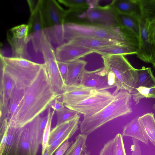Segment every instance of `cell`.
I'll list each match as a JSON object with an SVG mask.
<instances>
[{"label":"cell","instance_id":"cell-15","mask_svg":"<svg viewBox=\"0 0 155 155\" xmlns=\"http://www.w3.org/2000/svg\"><path fill=\"white\" fill-rule=\"evenodd\" d=\"M44 60L52 90L56 95L61 96L65 84L59 70L57 61L52 57L45 58Z\"/></svg>","mask_w":155,"mask_h":155},{"label":"cell","instance_id":"cell-10","mask_svg":"<svg viewBox=\"0 0 155 155\" xmlns=\"http://www.w3.org/2000/svg\"><path fill=\"white\" fill-rule=\"evenodd\" d=\"M79 83L83 86L97 91L114 87L110 85L108 73L104 67L92 71L85 69L80 78Z\"/></svg>","mask_w":155,"mask_h":155},{"label":"cell","instance_id":"cell-33","mask_svg":"<svg viewBox=\"0 0 155 155\" xmlns=\"http://www.w3.org/2000/svg\"><path fill=\"white\" fill-rule=\"evenodd\" d=\"M56 112L57 118L56 125H59L71 120L78 114L76 112L65 107L63 110Z\"/></svg>","mask_w":155,"mask_h":155},{"label":"cell","instance_id":"cell-1","mask_svg":"<svg viewBox=\"0 0 155 155\" xmlns=\"http://www.w3.org/2000/svg\"><path fill=\"white\" fill-rule=\"evenodd\" d=\"M53 92L45 65L32 83L24 90L18 110L8 122L9 126L22 127L40 115L54 99L61 98Z\"/></svg>","mask_w":155,"mask_h":155},{"label":"cell","instance_id":"cell-32","mask_svg":"<svg viewBox=\"0 0 155 155\" xmlns=\"http://www.w3.org/2000/svg\"><path fill=\"white\" fill-rule=\"evenodd\" d=\"M29 27L28 25L22 24L12 28L10 31L13 38L18 39H26L28 35Z\"/></svg>","mask_w":155,"mask_h":155},{"label":"cell","instance_id":"cell-7","mask_svg":"<svg viewBox=\"0 0 155 155\" xmlns=\"http://www.w3.org/2000/svg\"><path fill=\"white\" fill-rule=\"evenodd\" d=\"M41 117L39 115L20 128L15 155H36L42 144L39 136Z\"/></svg>","mask_w":155,"mask_h":155},{"label":"cell","instance_id":"cell-27","mask_svg":"<svg viewBox=\"0 0 155 155\" xmlns=\"http://www.w3.org/2000/svg\"><path fill=\"white\" fill-rule=\"evenodd\" d=\"M87 136L80 134L75 138V141L68 149L64 155H81L87 151Z\"/></svg>","mask_w":155,"mask_h":155},{"label":"cell","instance_id":"cell-41","mask_svg":"<svg viewBox=\"0 0 155 155\" xmlns=\"http://www.w3.org/2000/svg\"><path fill=\"white\" fill-rule=\"evenodd\" d=\"M72 143L68 140L66 141L58 149L54 155H63Z\"/></svg>","mask_w":155,"mask_h":155},{"label":"cell","instance_id":"cell-28","mask_svg":"<svg viewBox=\"0 0 155 155\" xmlns=\"http://www.w3.org/2000/svg\"><path fill=\"white\" fill-rule=\"evenodd\" d=\"M24 90H20L15 87L14 89L11 97L6 119L8 122L16 112L23 94Z\"/></svg>","mask_w":155,"mask_h":155},{"label":"cell","instance_id":"cell-30","mask_svg":"<svg viewBox=\"0 0 155 155\" xmlns=\"http://www.w3.org/2000/svg\"><path fill=\"white\" fill-rule=\"evenodd\" d=\"M78 125L74 126L71 130L59 138L55 140L46 148L49 155H52L66 141L71 138L78 129Z\"/></svg>","mask_w":155,"mask_h":155},{"label":"cell","instance_id":"cell-14","mask_svg":"<svg viewBox=\"0 0 155 155\" xmlns=\"http://www.w3.org/2000/svg\"><path fill=\"white\" fill-rule=\"evenodd\" d=\"M97 91L92 88L83 86L79 83L65 86L61 94L62 101L64 106L72 104L85 99Z\"/></svg>","mask_w":155,"mask_h":155},{"label":"cell","instance_id":"cell-24","mask_svg":"<svg viewBox=\"0 0 155 155\" xmlns=\"http://www.w3.org/2000/svg\"><path fill=\"white\" fill-rule=\"evenodd\" d=\"M137 80L135 89L140 87L150 88L155 86V77L150 68L143 66L141 69H137Z\"/></svg>","mask_w":155,"mask_h":155},{"label":"cell","instance_id":"cell-19","mask_svg":"<svg viewBox=\"0 0 155 155\" xmlns=\"http://www.w3.org/2000/svg\"><path fill=\"white\" fill-rule=\"evenodd\" d=\"M68 63V72L65 86H70L79 83L80 78L85 69L87 62L77 59Z\"/></svg>","mask_w":155,"mask_h":155},{"label":"cell","instance_id":"cell-39","mask_svg":"<svg viewBox=\"0 0 155 155\" xmlns=\"http://www.w3.org/2000/svg\"><path fill=\"white\" fill-rule=\"evenodd\" d=\"M57 63L60 72L64 82H65L66 80L68 74V63L57 61Z\"/></svg>","mask_w":155,"mask_h":155},{"label":"cell","instance_id":"cell-21","mask_svg":"<svg viewBox=\"0 0 155 155\" xmlns=\"http://www.w3.org/2000/svg\"><path fill=\"white\" fill-rule=\"evenodd\" d=\"M80 117V115L78 114L71 120L56 125L51 131L48 146L60 138L76 125L80 124L81 122Z\"/></svg>","mask_w":155,"mask_h":155},{"label":"cell","instance_id":"cell-9","mask_svg":"<svg viewBox=\"0 0 155 155\" xmlns=\"http://www.w3.org/2000/svg\"><path fill=\"white\" fill-rule=\"evenodd\" d=\"M81 17L95 25L112 28H122L118 20L117 12L112 7L107 8H89Z\"/></svg>","mask_w":155,"mask_h":155},{"label":"cell","instance_id":"cell-4","mask_svg":"<svg viewBox=\"0 0 155 155\" xmlns=\"http://www.w3.org/2000/svg\"><path fill=\"white\" fill-rule=\"evenodd\" d=\"M104 67L108 73L110 85L116 89L114 95L120 90L131 93L138 78L137 69L134 68L123 55L102 56Z\"/></svg>","mask_w":155,"mask_h":155},{"label":"cell","instance_id":"cell-5","mask_svg":"<svg viewBox=\"0 0 155 155\" xmlns=\"http://www.w3.org/2000/svg\"><path fill=\"white\" fill-rule=\"evenodd\" d=\"M43 64L21 57L1 55L0 67L14 82L15 87L24 90L30 86L38 75Z\"/></svg>","mask_w":155,"mask_h":155},{"label":"cell","instance_id":"cell-16","mask_svg":"<svg viewBox=\"0 0 155 155\" xmlns=\"http://www.w3.org/2000/svg\"><path fill=\"white\" fill-rule=\"evenodd\" d=\"M43 0H39L35 6L31 9V15L28 25L29 34L41 31L46 28L43 9Z\"/></svg>","mask_w":155,"mask_h":155},{"label":"cell","instance_id":"cell-44","mask_svg":"<svg viewBox=\"0 0 155 155\" xmlns=\"http://www.w3.org/2000/svg\"><path fill=\"white\" fill-rule=\"evenodd\" d=\"M90 152L89 151H86L85 152L82 153L81 155H90Z\"/></svg>","mask_w":155,"mask_h":155},{"label":"cell","instance_id":"cell-45","mask_svg":"<svg viewBox=\"0 0 155 155\" xmlns=\"http://www.w3.org/2000/svg\"><path fill=\"white\" fill-rule=\"evenodd\" d=\"M153 109L154 110V111H155V103L153 104Z\"/></svg>","mask_w":155,"mask_h":155},{"label":"cell","instance_id":"cell-25","mask_svg":"<svg viewBox=\"0 0 155 155\" xmlns=\"http://www.w3.org/2000/svg\"><path fill=\"white\" fill-rule=\"evenodd\" d=\"M117 17L123 28L132 32L139 37V25L137 16L117 12Z\"/></svg>","mask_w":155,"mask_h":155},{"label":"cell","instance_id":"cell-17","mask_svg":"<svg viewBox=\"0 0 155 155\" xmlns=\"http://www.w3.org/2000/svg\"><path fill=\"white\" fill-rule=\"evenodd\" d=\"M69 41L93 50L100 47L117 44H126L137 47L130 44L116 41L84 37H74Z\"/></svg>","mask_w":155,"mask_h":155},{"label":"cell","instance_id":"cell-31","mask_svg":"<svg viewBox=\"0 0 155 155\" xmlns=\"http://www.w3.org/2000/svg\"><path fill=\"white\" fill-rule=\"evenodd\" d=\"M54 110H51V108L48 107L47 110L48 120L44 130L42 143L41 155H44L48 146V142L51 131V125L52 119L55 113Z\"/></svg>","mask_w":155,"mask_h":155},{"label":"cell","instance_id":"cell-42","mask_svg":"<svg viewBox=\"0 0 155 155\" xmlns=\"http://www.w3.org/2000/svg\"><path fill=\"white\" fill-rule=\"evenodd\" d=\"M9 127V125L8 124L7 128L3 135L2 139L0 141L1 143L0 145V155H2L3 153L6 144L8 132Z\"/></svg>","mask_w":155,"mask_h":155},{"label":"cell","instance_id":"cell-13","mask_svg":"<svg viewBox=\"0 0 155 155\" xmlns=\"http://www.w3.org/2000/svg\"><path fill=\"white\" fill-rule=\"evenodd\" d=\"M0 120L6 118L10 100L15 88V83L0 67Z\"/></svg>","mask_w":155,"mask_h":155},{"label":"cell","instance_id":"cell-20","mask_svg":"<svg viewBox=\"0 0 155 155\" xmlns=\"http://www.w3.org/2000/svg\"><path fill=\"white\" fill-rule=\"evenodd\" d=\"M122 137H130L148 145L149 142L139 121V117H135L123 127Z\"/></svg>","mask_w":155,"mask_h":155},{"label":"cell","instance_id":"cell-6","mask_svg":"<svg viewBox=\"0 0 155 155\" xmlns=\"http://www.w3.org/2000/svg\"><path fill=\"white\" fill-rule=\"evenodd\" d=\"M140 13L137 16L139 29V45L137 57L152 64L155 47L150 43L148 33L149 23L155 15V0H138Z\"/></svg>","mask_w":155,"mask_h":155},{"label":"cell","instance_id":"cell-29","mask_svg":"<svg viewBox=\"0 0 155 155\" xmlns=\"http://www.w3.org/2000/svg\"><path fill=\"white\" fill-rule=\"evenodd\" d=\"M130 94L135 105H137L142 98H155V86L150 88L140 87L134 89Z\"/></svg>","mask_w":155,"mask_h":155},{"label":"cell","instance_id":"cell-8","mask_svg":"<svg viewBox=\"0 0 155 155\" xmlns=\"http://www.w3.org/2000/svg\"><path fill=\"white\" fill-rule=\"evenodd\" d=\"M114 95L107 90L97 91L85 99L65 107L82 114L84 117L93 115L111 102Z\"/></svg>","mask_w":155,"mask_h":155},{"label":"cell","instance_id":"cell-36","mask_svg":"<svg viewBox=\"0 0 155 155\" xmlns=\"http://www.w3.org/2000/svg\"><path fill=\"white\" fill-rule=\"evenodd\" d=\"M114 143V138L108 141L104 144L99 155H113Z\"/></svg>","mask_w":155,"mask_h":155},{"label":"cell","instance_id":"cell-38","mask_svg":"<svg viewBox=\"0 0 155 155\" xmlns=\"http://www.w3.org/2000/svg\"><path fill=\"white\" fill-rule=\"evenodd\" d=\"M57 98L54 99L48 105V107L56 112L60 111L65 107L62 101H60Z\"/></svg>","mask_w":155,"mask_h":155},{"label":"cell","instance_id":"cell-37","mask_svg":"<svg viewBox=\"0 0 155 155\" xmlns=\"http://www.w3.org/2000/svg\"><path fill=\"white\" fill-rule=\"evenodd\" d=\"M148 33L150 43L155 47V15L149 22Z\"/></svg>","mask_w":155,"mask_h":155},{"label":"cell","instance_id":"cell-3","mask_svg":"<svg viewBox=\"0 0 155 155\" xmlns=\"http://www.w3.org/2000/svg\"><path fill=\"white\" fill-rule=\"evenodd\" d=\"M64 28L68 41L74 37H84L116 41L139 47L138 37L123 28L68 23L64 25Z\"/></svg>","mask_w":155,"mask_h":155},{"label":"cell","instance_id":"cell-23","mask_svg":"<svg viewBox=\"0 0 155 155\" xmlns=\"http://www.w3.org/2000/svg\"><path fill=\"white\" fill-rule=\"evenodd\" d=\"M139 121L147 138L155 146V118L152 113L139 117Z\"/></svg>","mask_w":155,"mask_h":155},{"label":"cell","instance_id":"cell-22","mask_svg":"<svg viewBox=\"0 0 155 155\" xmlns=\"http://www.w3.org/2000/svg\"><path fill=\"white\" fill-rule=\"evenodd\" d=\"M112 7L120 13L137 16L140 13L138 0H114Z\"/></svg>","mask_w":155,"mask_h":155},{"label":"cell","instance_id":"cell-40","mask_svg":"<svg viewBox=\"0 0 155 155\" xmlns=\"http://www.w3.org/2000/svg\"><path fill=\"white\" fill-rule=\"evenodd\" d=\"M133 144L131 147V150L132 151L131 155H141V150L139 143V140L132 138Z\"/></svg>","mask_w":155,"mask_h":155},{"label":"cell","instance_id":"cell-34","mask_svg":"<svg viewBox=\"0 0 155 155\" xmlns=\"http://www.w3.org/2000/svg\"><path fill=\"white\" fill-rule=\"evenodd\" d=\"M60 3L70 8L68 10L71 11L75 9L89 7V0H60L58 1Z\"/></svg>","mask_w":155,"mask_h":155},{"label":"cell","instance_id":"cell-46","mask_svg":"<svg viewBox=\"0 0 155 155\" xmlns=\"http://www.w3.org/2000/svg\"><path fill=\"white\" fill-rule=\"evenodd\" d=\"M155 68V66H153Z\"/></svg>","mask_w":155,"mask_h":155},{"label":"cell","instance_id":"cell-26","mask_svg":"<svg viewBox=\"0 0 155 155\" xmlns=\"http://www.w3.org/2000/svg\"><path fill=\"white\" fill-rule=\"evenodd\" d=\"M20 128L9 126L7 141L4 150L2 155H15L17 149Z\"/></svg>","mask_w":155,"mask_h":155},{"label":"cell","instance_id":"cell-35","mask_svg":"<svg viewBox=\"0 0 155 155\" xmlns=\"http://www.w3.org/2000/svg\"><path fill=\"white\" fill-rule=\"evenodd\" d=\"M113 155H127L122 134H117L114 138Z\"/></svg>","mask_w":155,"mask_h":155},{"label":"cell","instance_id":"cell-43","mask_svg":"<svg viewBox=\"0 0 155 155\" xmlns=\"http://www.w3.org/2000/svg\"><path fill=\"white\" fill-rule=\"evenodd\" d=\"M152 64H153V66H155V49L154 53Z\"/></svg>","mask_w":155,"mask_h":155},{"label":"cell","instance_id":"cell-12","mask_svg":"<svg viewBox=\"0 0 155 155\" xmlns=\"http://www.w3.org/2000/svg\"><path fill=\"white\" fill-rule=\"evenodd\" d=\"M42 9L46 28L64 24L66 11L56 1L43 0Z\"/></svg>","mask_w":155,"mask_h":155},{"label":"cell","instance_id":"cell-2","mask_svg":"<svg viewBox=\"0 0 155 155\" xmlns=\"http://www.w3.org/2000/svg\"><path fill=\"white\" fill-rule=\"evenodd\" d=\"M132 95L125 90H120L114 95L108 105L95 114L84 117L80 124V134L87 136L107 122L132 112Z\"/></svg>","mask_w":155,"mask_h":155},{"label":"cell","instance_id":"cell-11","mask_svg":"<svg viewBox=\"0 0 155 155\" xmlns=\"http://www.w3.org/2000/svg\"><path fill=\"white\" fill-rule=\"evenodd\" d=\"M93 52L90 48L68 41L57 47L54 53L57 61L68 63Z\"/></svg>","mask_w":155,"mask_h":155},{"label":"cell","instance_id":"cell-18","mask_svg":"<svg viewBox=\"0 0 155 155\" xmlns=\"http://www.w3.org/2000/svg\"><path fill=\"white\" fill-rule=\"evenodd\" d=\"M138 48L127 44H117L100 47L93 50L101 54L107 55L136 54Z\"/></svg>","mask_w":155,"mask_h":155}]
</instances>
